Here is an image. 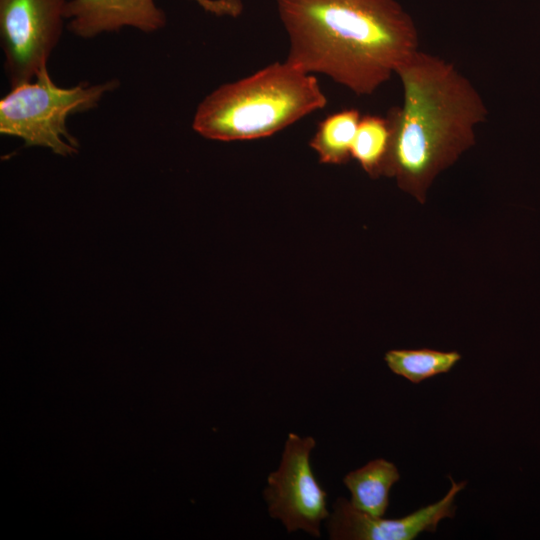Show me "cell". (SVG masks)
<instances>
[{
  "mask_svg": "<svg viewBox=\"0 0 540 540\" xmlns=\"http://www.w3.org/2000/svg\"><path fill=\"white\" fill-rule=\"evenodd\" d=\"M65 17L68 30L83 39L125 27L153 33L167 23L155 0H68Z\"/></svg>",
  "mask_w": 540,
  "mask_h": 540,
  "instance_id": "ba28073f",
  "label": "cell"
},
{
  "mask_svg": "<svg viewBox=\"0 0 540 540\" xmlns=\"http://www.w3.org/2000/svg\"><path fill=\"white\" fill-rule=\"evenodd\" d=\"M315 446L313 437L289 433L280 465L268 475L263 496L269 515L279 520L287 532L303 530L319 538L321 523L330 512L327 492L315 478L310 463Z\"/></svg>",
  "mask_w": 540,
  "mask_h": 540,
  "instance_id": "8992f818",
  "label": "cell"
},
{
  "mask_svg": "<svg viewBox=\"0 0 540 540\" xmlns=\"http://www.w3.org/2000/svg\"><path fill=\"white\" fill-rule=\"evenodd\" d=\"M400 479L397 467L378 458L349 472L343 483L351 494V505L370 516L383 517L389 505V493Z\"/></svg>",
  "mask_w": 540,
  "mask_h": 540,
  "instance_id": "9c48e42d",
  "label": "cell"
},
{
  "mask_svg": "<svg viewBox=\"0 0 540 540\" xmlns=\"http://www.w3.org/2000/svg\"><path fill=\"white\" fill-rule=\"evenodd\" d=\"M403 103L386 115L392 128L384 176L421 204L434 179L476 141L488 108L453 63L417 50L396 71Z\"/></svg>",
  "mask_w": 540,
  "mask_h": 540,
  "instance_id": "7a4b0ae2",
  "label": "cell"
},
{
  "mask_svg": "<svg viewBox=\"0 0 540 540\" xmlns=\"http://www.w3.org/2000/svg\"><path fill=\"white\" fill-rule=\"evenodd\" d=\"M326 104L315 75L285 60L213 90L198 104L192 127L216 141L264 138Z\"/></svg>",
  "mask_w": 540,
  "mask_h": 540,
  "instance_id": "3957f363",
  "label": "cell"
},
{
  "mask_svg": "<svg viewBox=\"0 0 540 540\" xmlns=\"http://www.w3.org/2000/svg\"><path fill=\"white\" fill-rule=\"evenodd\" d=\"M451 488L438 502L397 519L374 517L355 509L350 501L339 497L326 520L329 538L333 540H412L421 532H435L444 518H453L455 497L466 481L457 483L451 477Z\"/></svg>",
  "mask_w": 540,
  "mask_h": 540,
  "instance_id": "52a82bcc",
  "label": "cell"
},
{
  "mask_svg": "<svg viewBox=\"0 0 540 540\" xmlns=\"http://www.w3.org/2000/svg\"><path fill=\"white\" fill-rule=\"evenodd\" d=\"M68 0H0V40L11 87L33 81L59 43Z\"/></svg>",
  "mask_w": 540,
  "mask_h": 540,
  "instance_id": "5b68a950",
  "label": "cell"
},
{
  "mask_svg": "<svg viewBox=\"0 0 540 540\" xmlns=\"http://www.w3.org/2000/svg\"><path fill=\"white\" fill-rule=\"evenodd\" d=\"M392 140L387 116H361L351 148V157L371 177L384 176Z\"/></svg>",
  "mask_w": 540,
  "mask_h": 540,
  "instance_id": "8fae6325",
  "label": "cell"
},
{
  "mask_svg": "<svg viewBox=\"0 0 540 540\" xmlns=\"http://www.w3.org/2000/svg\"><path fill=\"white\" fill-rule=\"evenodd\" d=\"M120 83L110 79L101 83L58 86L43 68L34 81L15 87L0 100V133L18 137L25 146L50 149L60 156L78 152V140L69 132L70 115L89 111Z\"/></svg>",
  "mask_w": 540,
  "mask_h": 540,
  "instance_id": "277c9868",
  "label": "cell"
},
{
  "mask_svg": "<svg viewBox=\"0 0 540 540\" xmlns=\"http://www.w3.org/2000/svg\"><path fill=\"white\" fill-rule=\"evenodd\" d=\"M361 119L359 110L344 109L328 115L317 127L310 147L325 164L341 165L351 157V148Z\"/></svg>",
  "mask_w": 540,
  "mask_h": 540,
  "instance_id": "30bf717a",
  "label": "cell"
},
{
  "mask_svg": "<svg viewBox=\"0 0 540 540\" xmlns=\"http://www.w3.org/2000/svg\"><path fill=\"white\" fill-rule=\"evenodd\" d=\"M288 36L286 60L358 96L385 84L419 47L411 15L397 0H274Z\"/></svg>",
  "mask_w": 540,
  "mask_h": 540,
  "instance_id": "6da1fadb",
  "label": "cell"
},
{
  "mask_svg": "<svg viewBox=\"0 0 540 540\" xmlns=\"http://www.w3.org/2000/svg\"><path fill=\"white\" fill-rule=\"evenodd\" d=\"M461 359L457 351H438L433 349H394L386 352L384 360L396 375L412 383L449 372Z\"/></svg>",
  "mask_w": 540,
  "mask_h": 540,
  "instance_id": "7c38bea8",
  "label": "cell"
}]
</instances>
